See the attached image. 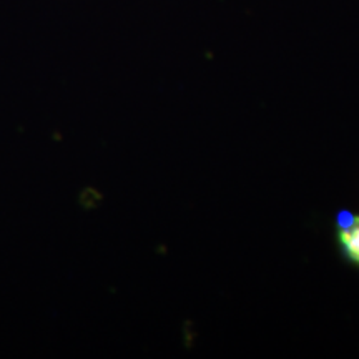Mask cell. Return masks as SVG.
<instances>
[{"label": "cell", "instance_id": "1", "mask_svg": "<svg viewBox=\"0 0 359 359\" xmlns=\"http://www.w3.org/2000/svg\"><path fill=\"white\" fill-rule=\"evenodd\" d=\"M339 243L348 258L359 264V217H353L339 230Z\"/></svg>", "mask_w": 359, "mask_h": 359}]
</instances>
